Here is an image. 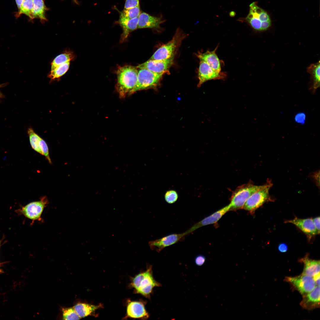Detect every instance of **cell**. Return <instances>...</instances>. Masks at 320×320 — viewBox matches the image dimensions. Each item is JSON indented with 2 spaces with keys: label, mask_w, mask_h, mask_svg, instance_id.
Wrapping results in <instances>:
<instances>
[{
  "label": "cell",
  "mask_w": 320,
  "mask_h": 320,
  "mask_svg": "<svg viewBox=\"0 0 320 320\" xmlns=\"http://www.w3.org/2000/svg\"><path fill=\"white\" fill-rule=\"evenodd\" d=\"M24 0H15L16 4L18 10L20 8Z\"/></svg>",
  "instance_id": "cell-38"
},
{
  "label": "cell",
  "mask_w": 320,
  "mask_h": 320,
  "mask_svg": "<svg viewBox=\"0 0 320 320\" xmlns=\"http://www.w3.org/2000/svg\"><path fill=\"white\" fill-rule=\"evenodd\" d=\"M163 74L145 69L138 68L137 83L133 93L137 91L156 87Z\"/></svg>",
  "instance_id": "cell-6"
},
{
  "label": "cell",
  "mask_w": 320,
  "mask_h": 320,
  "mask_svg": "<svg viewBox=\"0 0 320 320\" xmlns=\"http://www.w3.org/2000/svg\"><path fill=\"white\" fill-rule=\"evenodd\" d=\"M301 305L304 308L312 309L320 305V286H316L310 292L303 295Z\"/></svg>",
  "instance_id": "cell-17"
},
{
  "label": "cell",
  "mask_w": 320,
  "mask_h": 320,
  "mask_svg": "<svg viewBox=\"0 0 320 320\" xmlns=\"http://www.w3.org/2000/svg\"><path fill=\"white\" fill-rule=\"evenodd\" d=\"M178 198V195L175 191L170 190L167 191L164 195V199L169 204L175 203Z\"/></svg>",
  "instance_id": "cell-30"
},
{
  "label": "cell",
  "mask_w": 320,
  "mask_h": 320,
  "mask_svg": "<svg viewBox=\"0 0 320 320\" xmlns=\"http://www.w3.org/2000/svg\"><path fill=\"white\" fill-rule=\"evenodd\" d=\"M226 76L225 73L217 72L212 68L205 62L200 61L198 74L199 82L198 86L199 87L208 81L223 79Z\"/></svg>",
  "instance_id": "cell-10"
},
{
  "label": "cell",
  "mask_w": 320,
  "mask_h": 320,
  "mask_svg": "<svg viewBox=\"0 0 320 320\" xmlns=\"http://www.w3.org/2000/svg\"><path fill=\"white\" fill-rule=\"evenodd\" d=\"M217 46L213 51H207L204 53L199 52L196 54L197 57L200 61H204L208 64L215 70L221 72V63L220 60L216 53Z\"/></svg>",
  "instance_id": "cell-18"
},
{
  "label": "cell",
  "mask_w": 320,
  "mask_h": 320,
  "mask_svg": "<svg viewBox=\"0 0 320 320\" xmlns=\"http://www.w3.org/2000/svg\"><path fill=\"white\" fill-rule=\"evenodd\" d=\"M313 278L316 285L320 286V273L313 276Z\"/></svg>",
  "instance_id": "cell-37"
},
{
  "label": "cell",
  "mask_w": 320,
  "mask_h": 320,
  "mask_svg": "<svg viewBox=\"0 0 320 320\" xmlns=\"http://www.w3.org/2000/svg\"><path fill=\"white\" fill-rule=\"evenodd\" d=\"M278 249L279 251L282 252H286L287 250V245L284 244H281L279 245L278 246Z\"/></svg>",
  "instance_id": "cell-36"
},
{
  "label": "cell",
  "mask_w": 320,
  "mask_h": 320,
  "mask_svg": "<svg viewBox=\"0 0 320 320\" xmlns=\"http://www.w3.org/2000/svg\"><path fill=\"white\" fill-rule=\"evenodd\" d=\"M6 84H2L0 85V88L4 87L6 85ZM4 97V95L0 91V98H2Z\"/></svg>",
  "instance_id": "cell-39"
},
{
  "label": "cell",
  "mask_w": 320,
  "mask_h": 320,
  "mask_svg": "<svg viewBox=\"0 0 320 320\" xmlns=\"http://www.w3.org/2000/svg\"><path fill=\"white\" fill-rule=\"evenodd\" d=\"M75 57L73 52L70 50H66L57 56L51 63V70L66 63L73 60Z\"/></svg>",
  "instance_id": "cell-24"
},
{
  "label": "cell",
  "mask_w": 320,
  "mask_h": 320,
  "mask_svg": "<svg viewBox=\"0 0 320 320\" xmlns=\"http://www.w3.org/2000/svg\"><path fill=\"white\" fill-rule=\"evenodd\" d=\"M285 223H291L296 226L306 235L309 241L316 235H318L313 218L301 219L295 217L286 221Z\"/></svg>",
  "instance_id": "cell-14"
},
{
  "label": "cell",
  "mask_w": 320,
  "mask_h": 320,
  "mask_svg": "<svg viewBox=\"0 0 320 320\" xmlns=\"http://www.w3.org/2000/svg\"><path fill=\"white\" fill-rule=\"evenodd\" d=\"M27 133L29 137L30 143L32 149L42 155L39 146V141L41 137L34 132L31 127L28 128Z\"/></svg>",
  "instance_id": "cell-25"
},
{
  "label": "cell",
  "mask_w": 320,
  "mask_h": 320,
  "mask_svg": "<svg viewBox=\"0 0 320 320\" xmlns=\"http://www.w3.org/2000/svg\"><path fill=\"white\" fill-rule=\"evenodd\" d=\"M285 280L291 283L302 294L312 291L316 286L312 277L302 274L294 277H287Z\"/></svg>",
  "instance_id": "cell-9"
},
{
  "label": "cell",
  "mask_w": 320,
  "mask_h": 320,
  "mask_svg": "<svg viewBox=\"0 0 320 320\" xmlns=\"http://www.w3.org/2000/svg\"><path fill=\"white\" fill-rule=\"evenodd\" d=\"M161 18L152 16L145 12H141L138 17L137 28H157L163 22Z\"/></svg>",
  "instance_id": "cell-20"
},
{
  "label": "cell",
  "mask_w": 320,
  "mask_h": 320,
  "mask_svg": "<svg viewBox=\"0 0 320 320\" xmlns=\"http://www.w3.org/2000/svg\"><path fill=\"white\" fill-rule=\"evenodd\" d=\"M0 99H1V98H0Z\"/></svg>",
  "instance_id": "cell-41"
},
{
  "label": "cell",
  "mask_w": 320,
  "mask_h": 320,
  "mask_svg": "<svg viewBox=\"0 0 320 320\" xmlns=\"http://www.w3.org/2000/svg\"><path fill=\"white\" fill-rule=\"evenodd\" d=\"M70 62L63 64L51 70L48 75V77L52 80L60 78L68 71L69 67Z\"/></svg>",
  "instance_id": "cell-26"
},
{
  "label": "cell",
  "mask_w": 320,
  "mask_h": 320,
  "mask_svg": "<svg viewBox=\"0 0 320 320\" xmlns=\"http://www.w3.org/2000/svg\"><path fill=\"white\" fill-rule=\"evenodd\" d=\"M249 7V12L247 17V20L257 31L267 30L271 25L270 18L268 13L258 6L255 2L252 3Z\"/></svg>",
  "instance_id": "cell-3"
},
{
  "label": "cell",
  "mask_w": 320,
  "mask_h": 320,
  "mask_svg": "<svg viewBox=\"0 0 320 320\" xmlns=\"http://www.w3.org/2000/svg\"><path fill=\"white\" fill-rule=\"evenodd\" d=\"M47 9L44 0H33V19L38 18L42 21L47 20L45 13Z\"/></svg>",
  "instance_id": "cell-23"
},
{
  "label": "cell",
  "mask_w": 320,
  "mask_h": 320,
  "mask_svg": "<svg viewBox=\"0 0 320 320\" xmlns=\"http://www.w3.org/2000/svg\"><path fill=\"white\" fill-rule=\"evenodd\" d=\"M306 115L303 112L297 113L294 117L295 121L297 123L301 125L304 124L306 121Z\"/></svg>",
  "instance_id": "cell-32"
},
{
  "label": "cell",
  "mask_w": 320,
  "mask_h": 320,
  "mask_svg": "<svg viewBox=\"0 0 320 320\" xmlns=\"http://www.w3.org/2000/svg\"><path fill=\"white\" fill-rule=\"evenodd\" d=\"M138 72L137 66L125 65L118 67L115 88L120 98H124L133 93L137 83Z\"/></svg>",
  "instance_id": "cell-1"
},
{
  "label": "cell",
  "mask_w": 320,
  "mask_h": 320,
  "mask_svg": "<svg viewBox=\"0 0 320 320\" xmlns=\"http://www.w3.org/2000/svg\"><path fill=\"white\" fill-rule=\"evenodd\" d=\"M33 0H24L18 10L16 16L19 17L21 15L24 14L33 19Z\"/></svg>",
  "instance_id": "cell-27"
},
{
  "label": "cell",
  "mask_w": 320,
  "mask_h": 320,
  "mask_svg": "<svg viewBox=\"0 0 320 320\" xmlns=\"http://www.w3.org/2000/svg\"><path fill=\"white\" fill-rule=\"evenodd\" d=\"M180 31L178 29L172 39L158 48L150 59L165 60L174 57L175 50L181 41Z\"/></svg>",
  "instance_id": "cell-8"
},
{
  "label": "cell",
  "mask_w": 320,
  "mask_h": 320,
  "mask_svg": "<svg viewBox=\"0 0 320 320\" xmlns=\"http://www.w3.org/2000/svg\"><path fill=\"white\" fill-rule=\"evenodd\" d=\"M39 146L41 150L42 153V155L44 156L48 160L50 164L52 163V161L49 154V149L46 142L41 137L39 141Z\"/></svg>",
  "instance_id": "cell-31"
},
{
  "label": "cell",
  "mask_w": 320,
  "mask_h": 320,
  "mask_svg": "<svg viewBox=\"0 0 320 320\" xmlns=\"http://www.w3.org/2000/svg\"><path fill=\"white\" fill-rule=\"evenodd\" d=\"M187 236L185 232L181 233L171 234L161 238L150 241L148 245L152 250L159 252L163 249L182 241Z\"/></svg>",
  "instance_id": "cell-11"
},
{
  "label": "cell",
  "mask_w": 320,
  "mask_h": 320,
  "mask_svg": "<svg viewBox=\"0 0 320 320\" xmlns=\"http://www.w3.org/2000/svg\"><path fill=\"white\" fill-rule=\"evenodd\" d=\"M304 265L302 274L313 277L320 273V261L311 259L306 255L300 260Z\"/></svg>",
  "instance_id": "cell-21"
},
{
  "label": "cell",
  "mask_w": 320,
  "mask_h": 320,
  "mask_svg": "<svg viewBox=\"0 0 320 320\" xmlns=\"http://www.w3.org/2000/svg\"><path fill=\"white\" fill-rule=\"evenodd\" d=\"M264 185H255L247 184L238 187L233 193L230 203V210H234L242 208L248 198L254 193L263 188Z\"/></svg>",
  "instance_id": "cell-4"
},
{
  "label": "cell",
  "mask_w": 320,
  "mask_h": 320,
  "mask_svg": "<svg viewBox=\"0 0 320 320\" xmlns=\"http://www.w3.org/2000/svg\"><path fill=\"white\" fill-rule=\"evenodd\" d=\"M313 222L317 230L318 235L320 233V217L319 216L313 218Z\"/></svg>",
  "instance_id": "cell-35"
},
{
  "label": "cell",
  "mask_w": 320,
  "mask_h": 320,
  "mask_svg": "<svg viewBox=\"0 0 320 320\" xmlns=\"http://www.w3.org/2000/svg\"><path fill=\"white\" fill-rule=\"evenodd\" d=\"M120 17L132 19L138 17L141 13L140 5L128 9H124L119 12Z\"/></svg>",
  "instance_id": "cell-28"
},
{
  "label": "cell",
  "mask_w": 320,
  "mask_h": 320,
  "mask_svg": "<svg viewBox=\"0 0 320 320\" xmlns=\"http://www.w3.org/2000/svg\"><path fill=\"white\" fill-rule=\"evenodd\" d=\"M117 22L122 29L120 40L121 43L127 39L130 33L137 29L138 17L132 19L119 17Z\"/></svg>",
  "instance_id": "cell-19"
},
{
  "label": "cell",
  "mask_w": 320,
  "mask_h": 320,
  "mask_svg": "<svg viewBox=\"0 0 320 320\" xmlns=\"http://www.w3.org/2000/svg\"><path fill=\"white\" fill-rule=\"evenodd\" d=\"M62 311L63 320H78L80 319L73 308H63Z\"/></svg>",
  "instance_id": "cell-29"
},
{
  "label": "cell",
  "mask_w": 320,
  "mask_h": 320,
  "mask_svg": "<svg viewBox=\"0 0 320 320\" xmlns=\"http://www.w3.org/2000/svg\"><path fill=\"white\" fill-rule=\"evenodd\" d=\"M49 201L46 196L41 197L39 201L31 202L23 207L20 209L21 213L33 223L35 221L42 222V214Z\"/></svg>",
  "instance_id": "cell-7"
},
{
  "label": "cell",
  "mask_w": 320,
  "mask_h": 320,
  "mask_svg": "<svg viewBox=\"0 0 320 320\" xmlns=\"http://www.w3.org/2000/svg\"><path fill=\"white\" fill-rule=\"evenodd\" d=\"M206 258L205 257L202 255H199L196 257L195 259V263L197 265L201 266L205 263Z\"/></svg>",
  "instance_id": "cell-34"
},
{
  "label": "cell",
  "mask_w": 320,
  "mask_h": 320,
  "mask_svg": "<svg viewBox=\"0 0 320 320\" xmlns=\"http://www.w3.org/2000/svg\"><path fill=\"white\" fill-rule=\"evenodd\" d=\"M139 5V0H125L124 9H128Z\"/></svg>",
  "instance_id": "cell-33"
},
{
  "label": "cell",
  "mask_w": 320,
  "mask_h": 320,
  "mask_svg": "<svg viewBox=\"0 0 320 320\" xmlns=\"http://www.w3.org/2000/svg\"><path fill=\"white\" fill-rule=\"evenodd\" d=\"M230 206L228 204L195 223L185 232L186 235L201 227L217 223L226 213L230 211Z\"/></svg>",
  "instance_id": "cell-13"
},
{
  "label": "cell",
  "mask_w": 320,
  "mask_h": 320,
  "mask_svg": "<svg viewBox=\"0 0 320 320\" xmlns=\"http://www.w3.org/2000/svg\"><path fill=\"white\" fill-rule=\"evenodd\" d=\"M0 245H1V242L0 241Z\"/></svg>",
  "instance_id": "cell-40"
},
{
  "label": "cell",
  "mask_w": 320,
  "mask_h": 320,
  "mask_svg": "<svg viewBox=\"0 0 320 320\" xmlns=\"http://www.w3.org/2000/svg\"><path fill=\"white\" fill-rule=\"evenodd\" d=\"M149 317L148 313L142 302L130 301L127 308L126 317L146 319Z\"/></svg>",
  "instance_id": "cell-15"
},
{
  "label": "cell",
  "mask_w": 320,
  "mask_h": 320,
  "mask_svg": "<svg viewBox=\"0 0 320 320\" xmlns=\"http://www.w3.org/2000/svg\"><path fill=\"white\" fill-rule=\"evenodd\" d=\"M174 57L161 60L149 59L137 67L138 68L145 69L154 72L164 74L168 71L173 64Z\"/></svg>",
  "instance_id": "cell-12"
},
{
  "label": "cell",
  "mask_w": 320,
  "mask_h": 320,
  "mask_svg": "<svg viewBox=\"0 0 320 320\" xmlns=\"http://www.w3.org/2000/svg\"><path fill=\"white\" fill-rule=\"evenodd\" d=\"M320 69L319 60L316 63L310 64L307 68V72L310 75L308 89L313 94H314L320 87Z\"/></svg>",
  "instance_id": "cell-16"
},
{
  "label": "cell",
  "mask_w": 320,
  "mask_h": 320,
  "mask_svg": "<svg viewBox=\"0 0 320 320\" xmlns=\"http://www.w3.org/2000/svg\"><path fill=\"white\" fill-rule=\"evenodd\" d=\"M102 305H95L85 303H78L73 307L80 318H84L91 315L97 309L101 307Z\"/></svg>",
  "instance_id": "cell-22"
},
{
  "label": "cell",
  "mask_w": 320,
  "mask_h": 320,
  "mask_svg": "<svg viewBox=\"0 0 320 320\" xmlns=\"http://www.w3.org/2000/svg\"><path fill=\"white\" fill-rule=\"evenodd\" d=\"M273 184L271 180H268L264 186L253 193L247 200L243 208L253 213L255 211L266 201L271 199L269 191Z\"/></svg>",
  "instance_id": "cell-5"
},
{
  "label": "cell",
  "mask_w": 320,
  "mask_h": 320,
  "mask_svg": "<svg viewBox=\"0 0 320 320\" xmlns=\"http://www.w3.org/2000/svg\"><path fill=\"white\" fill-rule=\"evenodd\" d=\"M131 284L137 293L148 298L154 287L161 286L154 279L151 266L145 271L136 275L133 278Z\"/></svg>",
  "instance_id": "cell-2"
}]
</instances>
